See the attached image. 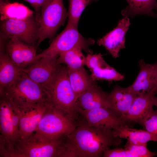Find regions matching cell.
<instances>
[{"instance_id":"obj_1","label":"cell","mask_w":157,"mask_h":157,"mask_svg":"<svg viewBox=\"0 0 157 157\" xmlns=\"http://www.w3.org/2000/svg\"><path fill=\"white\" fill-rule=\"evenodd\" d=\"M77 121L74 130L66 136L63 157L103 156L106 150L122 142L112 129L90 126L82 116Z\"/></svg>"},{"instance_id":"obj_2","label":"cell","mask_w":157,"mask_h":157,"mask_svg":"<svg viewBox=\"0 0 157 157\" xmlns=\"http://www.w3.org/2000/svg\"><path fill=\"white\" fill-rule=\"evenodd\" d=\"M42 86L52 106L73 119H78L79 108L69 81L67 66L60 65L51 78Z\"/></svg>"},{"instance_id":"obj_3","label":"cell","mask_w":157,"mask_h":157,"mask_svg":"<svg viewBox=\"0 0 157 157\" xmlns=\"http://www.w3.org/2000/svg\"><path fill=\"white\" fill-rule=\"evenodd\" d=\"M16 107L45 103L51 104L48 95L43 86L30 78L23 72L9 86L0 92Z\"/></svg>"},{"instance_id":"obj_4","label":"cell","mask_w":157,"mask_h":157,"mask_svg":"<svg viewBox=\"0 0 157 157\" xmlns=\"http://www.w3.org/2000/svg\"><path fill=\"white\" fill-rule=\"evenodd\" d=\"M66 137L49 140L33 134L25 140H18L7 157H60Z\"/></svg>"},{"instance_id":"obj_5","label":"cell","mask_w":157,"mask_h":157,"mask_svg":"<svg viewBox=\"0 0 157 157\" xmlns=\"http://www.w3.org/2000/svg\"><path fill=\"white\" fill-rule=\"evenodd\" d=\"M77 123V120L51 105L41 119L33 134L48 139H56L71 133Z\"/></svg>"},{"instance_id":"obj_6","label":"cell","mask_w":157,"mask_h":157,"mask_svg":"<svg viewBox=\"0 0 157 157\" xmlns=\"http://www.w3.org/2000/svg\"><path fill=\"white\" fill-rule=\"evenodd\" d=\"M77 28L67 23L64 29L53 40L49 47L37 54V60L45 57H57L60 53L75 48L80 49L88 54H92L89 47L94 44L95 40L84 38Z\"/></svg>"},{"instance_id":"obj_7","label":"cell","mask_w":157,"mask_h":157,"mask_svg":"<svg viewBox=\"0 0 157 157\" xmlns=\"http://www.w3.org/2000/svg\"><path fill=\"white\" fill-rule=\"evenodd\" d=\"M68 17L63 0H47L42 6L39 21V38L36 47L45 39L51 41Z\"/></svg>"},{"instance_id":"obj_8","label":"cell","mask_w":157,"mask_h":157,"mask_svg":"<svg viewBox=\"0 0 157 157\" xmlns=\"http://www.w3.org/2000/svg\"><path fill=\"white\" fill-rule=\"evenodd\" d=\"M39 23L34 15L24 19H5L1 21L0 37L16 39L36 47L39 38Z\"/></svg>"},{"instance_id":"obj_9","label":"cell","mask_w":157,"mask_h":157,"mask_svg":"<svg viewBox=\"0 0 157 157\" xmlns=\"http://www.w3.org/2000/svg\"><path fill=\"white\" fill-rule=\"evenodd\" d=\"M0 96V157H7L19 138L13 125L12 104L5 96Z\"/></svg>"},{"instance_id":"obj_10","label":"cell","mask_w":157,"mask_h":157,"mask_svg":"<svg viewBox=\"0 0 157 157\" xmlns=\"http://www.w3.org/2000/svg\"><path fill=\"white\" fill-rule=\"evenodd\" d=\"M4 50L13 62L23 70L37 60V48L17 39L0 38V48Z\"/></svg>"},{"instance_id":"obj_11","label":"cell","mask_w":157,"mask_h":157,"mask_svg":"<svg viewBox=\"0 0 157 157\" xmlns=\"http://www.w3.org/2000/svg\"><path fill=\"white\" fill-rule=\"evenodd\" d=\"M51 104L40 103L13 108L19 119V139L25 140L35 131L40 121Z\"/></svg>"},{"instance_id":"obj_12","label":"cell","mask_w":157,"mask_h":157,"mask_svg":"<svg viewBox=\"0 0 157 157\" xmlns=\"http://www.w3.org/2000/svg\"><path fill=\"white\" fill-rule=\"evenodd\" d=\"M79 113L89 125L96 128L113 130L129 123L117 117L110 108L88 110L79 108Z\"/></svg>"},{"instance_id":"obj_13","label":"cell","mask_w":157,"mask_h":157,"mask_svg":"<svg viewBox=\"0 0 157 157\" xmlns=\"http://www.w3.org/2000/svg\"><path fill=\"white\" fill-rule=\"evenodd\" d=\"M157 94L154 89L144 95L137 96L128 110L121 118L129 123H138L143 126L154 110L153 97Z\"/></svg>"},{"instance_id":"obj_14","label":"cell","mask_w":157,"mask_h":157,"mask_svg":"<svg viewBox=\"0 0 157 157\" xmlns=\"http://www.w3.org/2000/svg\"><path fill=\"white\" fill-rule=\"evenodd\" d=\"M57 57L42 58L22 70L33 81L43 86L52 77L60 65Z\"/></svg>"},{"instance_id":"obj_15","label":"cell","mask_w":157,"mask_h":157,"mask_svg":"<svg viewBox=\"0 0 157 157\" xmlns=\"http://www.w3.org/2000/svg\"><path fill=\"white\" fill-rule=\"evenodd\" d=\"M130 24L129 18L125 17L115 28L99 39L97 44L105 47L113 58H118L120 50L125 47V35Z\"/></svg>"},{"instance_id":"obj_16","label":"cell","mask_w":157,"mask_h":157,"mask_svg":"<svg viewBox=\"0 0 157 157\" xmlns=\"http://www.w3.org/2000/svg\"><path fill=\"white\" fill-rule=\"evenodd\" d=\"M85 65L91 72L90 76L94 81H121L124 79V75L118 72L105 61L100 53L88 54L86 57Z\"/></svg>"},{"instance_id":"obj_17","label":"cell","mask_w":157,"mask_h":157,"mask_svg":"<svg viewBox=\"0 0 157 157\" xmlns=\"http://www.w3.org/2000/svg\"><path fill=\"white\" fill-rule=\"evenodd\" d=\"M140 68L138 75L134 82L128 87L137 96L143 95L156 89L153 64L146 63L143 59L139 61Z\"/></svg>"},{"instance_id":"obj_18","label":"cell","mask_w":157,"mask_h":157,"mask_svg":"<svg viewBox=\"0 0 157 157\" xmlns=\"http://www.w3.org/2000/svg\"><path fill=\"white\" fill-rule=\"evenodd\" d=\"M137 96L128 87L122 88L116 85L108 94L110 108L117 117L121 118L129 109Z\"/></svg>"},{"instance_id":"obj_19","label":"cell","mask_w":157,"mask_h":157,"mask_svg":"<svg viewBox=\"0 0 157 157\" xmlns=\"http://www.w3.org/2000/svg\"><path fill=\"white\" fill-rule=\"evenodd\" d=\"M108 95L96 83L77 98L78 106L85 110L99 108H110Z\"/></svg>"},{"instance_id":"obj_20","label":"cell","mask_w":157,"mask_h":157,"mask_svg":"<svg viewBox=\"0 0 157 157\" xmlns=\"http://www.w3.org/2000/svg\"><path fill=\"white\" fill-rule=\"evenodd\" d=\"M0 49V92H1L11 85L23 71L13 62L3 49Z\"/></svg>"},{"instance_id":"obj_21","label":"cell","mask_w":157,"mask_h":157,"mask_svg":"<svg viewBox=\"0 0 157 157\" xmlns=\"http://www.w3.org/2000/svg\"><path fill=\"white\" fill-rule=\"evenodd\" d=\"M113 131L115 136L126 139L134 144L147 145L149 141L157 142V138L146 130L132 129L127 124L118 126Z\"/></svg>"},{"instance_id":"obj_22","label":"cell","mask_w":157,"mask_h":157,"mask_svg":"<svg viewBox=\"0 0 157 157\" xmlns=\"http://www.w3.org/2000/svg\"><path fill=\"white\" fill-rule=\"evenodd\" d=\"M67 70L69 81L77 99L96 84L84 67L77 69L67 67Z\"/></svg>"},{"instance_id":"obj_23","label":"cell","mask_w":157,"mask_h":157,"mask_svg":"<svg viewBox=\"0 0 157 157\" xmlns=\"http://www.w3.org/2000/svg\"><path fill=\"white\" fill-rule=\"evenodd\" d=\"M126 0L128 5L122 11L123 16L133 17L137 15L144 14L154 17H157V14L153 11L157 4L156 0Z\"/></svg>"},{"instance_id":"obj_24","label":"cell","mask_w":157,"mask_h":157,"mask_svg":"<svg viewBox=\"0 0 157 157\" xmlns=\"http://www.w3.org/2000/svg\"><path fill=\"white\" fill-rule=\"evenodd\" d=\"M1 21L8 19H22L34 15L33 12L23 4L18 2L0 1Z\"/></svg>"},{"instance_id":"obj_25","label":"cell","mask_w":157,"mask_h":157,"mask_svg":"<svg viewBox=\"0 0 157 157\" xmlns=\"http://www.w3.org/2000/svg\"><path fill=\"white\" fill-rule=\"evenodd\" d=\"M82 50L75 48L60 53L57 58L59 65H65L68 68L77 69L85 65L86 57L82 52Z\"/></svg>"},{"instance_id":"obj_26","label":"cell","mask_w":157,"mask_h":157,"mask_svg":"<svg viewBox=\"0 0 157 157\" xmlns=\"http://www.w3.org/2000/svg\"><path fill=\"white\" fill-rule=\"evenodd\" d=\"M98 0H68V24L78 27L80 17L85 9L90 4Z\"/></svg>"},{"instance_id":"obj_27","label":"cell","mask_w":157,"mask_h":157,"mask_svg":"<svg viewBox=\"0 0 157 157\" xmlns=\"http://www.w3.org/2000/svg\"><path fill=\"white\" fill-rule=\"evenodd\" d=\"M147 145L134 144L128 141L124 149L129 151L137 157H153L157 155L156 152H151L147 148Z\"/></svg>"},{"instance_id":"obj_28","label":"cell","mask_w":157,"mask_h":157,"mask_svg":"<svg viewBox=\"0 0 157 157\" xmlns=\"http://www.w3.org/2000/svg\"><path fill=\"white\" fill-rule=\"evenodd\" d=\"M143 126L145 130L157 138V113L153 110L145 120Z\"/></svg>"},{"instance_id":"obj_29","label":"cell","mask_w":157,"mask_h":157,"mask_svg":"<svg viewBox=\"0 0 157 157\" xmlns=\"http://www.w3.org/2000/svg\"><path fill=\"white\" fill-rule=\"evenodd\" d=\"M104 157H137L129 151L121 148L107 149L104 152Z\"/></svg>"},{"instance_id":"obj_30","label":"cell","mask_w":157,"mask_h":157,"mask_svg":"<svg viewBox=\"0 0 157 157\" xmlns=\"http://www.w3.org/2000/svg\"><path fill=\"white\" fill-rule=\"evenodd\" d=\"M29 3L33 8L36 18L39 22L42 7L47 0H24Z\"/></svg>"},{"instance_id":"obj_31","label":"cell","mask_w":157,"mask_h":157,"mask_svg":"<svg viewBox=\"0 0 157 157\" xmlns=\"http://www.w3.org/2000/svg\"><path fill=\"white\" fill-rule=\"evenodd\" d=\"M155 88L157 89V62L154 64Z\"/></svg>"},{"instance_id":"obj_32","label":"cell","mask_w":157,"mask_h":157,"mask_svg":"<svg viewBox=\"0 0 157 157\" xmlns=\"http://www.w3.org/2000/svg\"><path fill=\"white\" fill-rule=\"evenodd\" d=\"M153 100L154 105L156 106L157 108V96H154L153 97ZM156 111L157 113V109L156 110Z\"/></svg>"},{"instance_id":"obj_33","label":"cell","mask_w":157,"mask_h":157,"mask_svg":"<svg viewBox=\"0 0 157 157\" xmlns=\"http://www.w3.org/2000/svg\"><path fill=\"white\" fill-rule=\"evenodd\" d=\"M10 0H0V1H9Z\"/></svg>"},{"instance_id":"obj_34","label":"cell","mask_w":157,"mask_h":157,"mask_svg":"<svg viewBox=\"0 0 157 157\" xmlns=\"http://www.w3.org/2000/svg\"><path fill=\"white\" fill-rule=\"evenodd\" d=\"M155 9H156V10H157V5H156Z\"/></svg>"}]
</instances>
